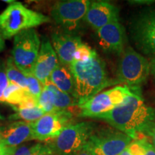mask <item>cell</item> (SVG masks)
<instances>
[{"label":"cell","mask_w":155,"mask_h":155,"mask_svg":"<svg viewBox=\"0 0 155 155\" xmlns=\"http://www.w3.org/2000/svg\"><path fill=\"white\" fill-rule=\"evenodd\" d=\"M96 119L107 122L135 140L141 139L140 135L155 121V108L147 105L138 92V88H134L122 104Z\"/></svg>","instance_id":"6da1fadb"},{"label":"cell","mask_w":155,"mask_h":155,"mask_svg":"<svg viewBox=\"0 0 155 155\" xmlns=\"http://www.w3.org/2000/svg\"><path fill=\"white\" fill-rule=\"evenodd\" d=\"M70 70L74 79L75 98L78 104L115 84L108 76L105 62L97 54L86 61H73Z\"/></svg>","instance_id":"7a4b0ae2"},{"label":"cell","mask_w":155,"mask_h":155,"mask_svg":"<svg viewBox=\"0 0 155 155\" xmlns=\"http://www.w3.org/2000/svg\"><path fill=\"white\" fill-rule=\"evenodd\" d=\"M49 17L15 2L0 14V32L5 40H9L24 30L50 22Z\"/></svg>","instance_id":"3957f363"},{"label":"cell","mask_w":155,"mask_h":155,"mask_svg":"<svg viewBox=\"0 0 155 155\" xmlns=\"http://www.w3.org/2000/svg\"><path fill=\"white\" fill-rule=\"evenodd\" d=\"M94 131L95 125L93 122L72 124L46 144L55 155H73L86 144Z\"/></svg>","instance_id":"277c9868"},{"label":"cell","mask_w":155,"mask_h":155,"mask_svg":"<svg viewBox=\"0 0 155 155\" xmlns=\"http://www.w3.org/2000/svg\"><path fill=\"white\" fill-rule=\"evenodd\" d=\"M41 40L35 29L24 30L14 37L12 59L24 75L33 74Z\"/></svg>","instance_id":"5b68a950"},{"label":"cell","mask_w":155,"mask_h":155,"mask_svg":"<svg viewBox=\"0 0 155 155\" xmlns=\"http://www.w3.org/2000/svg\"><path fill=\"white\" fill-rule=\"evenodd\" d=\"M150 73V63L131 47L120 55L116 70L119 82L130 88H138L146 82Z\"/></svg>","instance_id":"8992f818"},{"label":"cell","mask_w":155,"mask_h":155,"mask_svg":"<svg viewBox=\"0 0 155 155\" xmlns=\"http://www.w3.org/2000/svg\"><path fill=\"white\" fill-rule=\"evenodd\" d=\"M126 86H117L98 94L84 102L78 104L77 115L79 117L96 119L122 104L133 91Z\"/></svg>","instance_id":"52a82bcc"},{"label":"cell","mask_w":155,"mask_h":155,"mask_svg":"<svg viewBox=\"0 0 155 155\" xmlns=\"http://www.w3.org/2000/svg\"><path fill=\"white\" fill-rule=\"evenodd\" d=\"M129 32L141 53L155 55V9H144L135 15L129 25Z\"/></svg>","instance_id":"ba28073f"},{"label":"cell","mask_w":155,"mask_h":155,"mask_svg":"<svg viewBox=\"0 0 155 155\" xmlns=\"http://www.w3.org/2000/svg\"><path fill=\"white\" fill-rule=\"evenodd\" d=\"M90 3L88 0L58 1L52 7L50 15L58 25L72 33L84 18Z\"/></svg>","instance_id":"9c48e42d"},{"label":"cell","mask_w":155,"mask_h":155,"mask_svg":"<svg viewBox=\"0 0 155 155\" xmlns=\"http://www.w3.org/2000/svg\"><path fill=\"white\" fill-rule=\"evenodd\" d=\"M73 117L69 109L45 114L32 123V140L47 142L53 140L65 127L72 124Z\"/></svg>","instance_id":"30bf717a"},{"label":"cell","mask_w":155,"mask_h":155,"mask_svg":"<svg viewBox=\"0 0 155 155\" xmlns=\"http://www.w3.org/2000/svg\"><path fill=\"white\" fill-rule=\"evenodd\" d=\"M132 140L117 129H106L94 131L86 145L94 155H119Z\"/></svg>","instance_id":"8fae6325"},{"label":"cell","mask_w":155,"mask_h":155,"mask_svg":"<svg viewBox=\"0 0 155 155\" xmlns=\"http://www.w3.org/2000/svg\"><path fill=\"white\" fill-rule=\"evenodd\" d=\"M98 44L104 52L120 55L127 42L125 28L119 21L106 25L96 30Z\"/></svg>","instance_id":"7c38bea8"},{"label":"cell","mask_w":155,"mask_h":155,"mask_svg":"<svg viewBox=\"0 0 155 155\" xmlns=\"http://www.w3.org/2000/svg\"><path fill=\"white\" fill-rule=\"evenodd\" d=\"M83 20L97 30L106 25L119 21V9L106 1L91 2Z\"/></svg>","instance_id":"4fadbf2b"},{"label":"cell","mask_w":155,"mask_h":155,"mask_svg":"<svg viewBox=\"0 0 155 155\" xmlns=\"http://www.w3.org/2000/svg\"><path fill=\"white\" fill-rule=\"evenodd\" d=\"M59 61L51 42L46 36L41 40L40 52L34 68L33 75L45 86L49 82L51 73L58 65Z\"/></svg>","instance_id":"5bb4252c"},{"label":"cell","mask_w":155,"mask_h":155,"mask_svg":"<svg viewBox=\"0 0 155 155\" xmlns=\"http://www.w3.org/2000/svg\"><path fill=\"white\" fill-rule=\"evenodd\" d=\"M83 41L79 36L68 32H55L51 35V44L61 65L69 67Z\"/></svg>","instance_id":"9a60e30c"},{"label":"cell","mask_w":155,"mask_h":155,"mask_svg":"<svg viewBox=\"0 0 155 155\" xmlns=\"http://www.w3.org/2000/svg\"><path fill=\"white\" fill-rule=\"evenodd\" d=\"M32 123L17 121L0 127V142L7 147H17L25 141L32 140Z\"/></svg>","instance_id":"2e32d148"},{"label":"cell","mask_w":155,"mask_h":155,"mask_svg":"<svg viewBox=\"0 0 155 155\" xmlns=\"http://www.w3.org/2000/svg\"><path fill=\"white\" fill-rule=\"evenodd\" d=\"M49 81L61 91L75 98L74 79L69 67L59 63L50 75Z\"/></svg>","instance_id":"e0dca14e"},{"label":"cell","mask_w":155,"mask_h":155,"mask_svg":"<svg viewBox=\"0 0 155 155\" xmlns=\"http://www.w3.org/2000/svg\"><path fill=\"white\" fill-rule=\"evenodd\" d=\"M29 96V93L23 90L22 88L9 83L3 94V104H8L12 106H17L22 104Z\"/></svg>","instance_id":"ac0fdd59"},{"label":"cell","mask_w":155,"mask_h":155,"mask_svg":"<svg viewBox=\"0 0 155 155\" xmlns=\"http://www.w3.org/2000/svg\"><path fill=\"white\" fill-rule=\"evenodd\" d=\"M15 113L9 116V119L12 121H19L34 122L41 118L45 113L38 106L32 108H17L12 107Z\"/></svg>","instance_id":"d6986e66"},{"label":"cell","mask_w":155,"mask_h":155,"mask_svg":"<svg viewBox=\"0 0 155 155\" xmlns=\"http://www.w3.org/2000/svg\"><path fill=\"white\" fill-rule=\"evenodd\" d=\"M6 74L9 81L22 88L28 92V85L27 78L15 65L11 57L5 61Z\"/></svg>","instance_id":"ffe728a7"},{"label":"cell","mask_w":155,"mask_h":155,"mask_svg":"<svg viewBox=\"0 0 155 155\" xmlns=\"http://www.w3.org/2000/svg\"><path fill=\"white\" fill-rule=\"evenodd\" d=\"M45 86H48L55 95V106L58 111L69 109V108L75 107L78 104V101L74 97L61 91L50 81Z\"/></svg>","instance_id":"44dd1931"},{"label":"cell","mask_w":155,"mask_h":155,"mask_svg":"<svg viewBox=\"0 0 155 155\" xmlns=\"http://www.w3.org/2000/svg\"><path fill=\"white\" fill-rule=\"evenodd\" d=\"M38 106L45 114L58 111L55 106V95L48 86H45L38 99Z\"/></svg>","instance_id":"7402d4cb"},{"label":"cell","mask_w":155,"mask_h":155,"mask_svg":"<svg viewBox=\"0 0 155 155\" xmlns=\"http://www.w3.org/2000/svg\"><path fill=\"white\" fill-rule=\"evenodd\" d=\"M25 75L28 80L29 94L38 101L39 96H40L42 89L44 88V86L35 77L33 74Z\"/></svg>","instance_id":"603a6c76"},{"label":"cell","mask_w":155,"mask_h":155,"mask_svg":"<svg viewBox=\"0 0 155 155\" xmlns=\"http://www.w3.org/2000/svg\"><path fill=\"white\" fill-rule=\"evenodd\" d=\"M96 53V50L92 49L90 46L83 42L75 51L73 61H86L93 57Z\"/></svg>","instance_id":"cb8c5ba5"},{"label":"cell","mask_w":155,"mask_h":155,"mask_svg":"<svg viewBox=\"0 0 155 155\" xmlns=\"http://www.w3.org/2000/svg\"><path fill=\"white\" fill-rule=\"evenodd\" d=\"M42 146V144H38L30 145H23L16 147L12 155H36Z\"/></svg>","instance_id":"d4e9b609"},{"label":"cell","mask_w":155,"mask_h":155,"mask_svg":"<svg viewBox=\"0 0 155 155\" xmlns=\"http://www.w3.org/2000/svg\"><path fill=\"white\" fill-rule=\"evenodd\" d=\"M9 81L7 78L5 70V61L0 59V104H3V94L9 86Z\"/></svg>","instance_id":"484cf974"},{"label":"cell","mask_w":155,"mask_h":155,"mask_svg":"<svg viewBox=\"0 0 155 155\" xmlns=\"http://www.w3.org/2000/svg\"><path fill=\"white\" fill-rule=\"evenodd\" d=\"M143 134L144 135L145 137L151 141L152 144L155 148V121H153L145 129L144 132Z\"/></svg>","instance_id":"4316f807"},{"label":"cell","mask_w":155,"mask_h":155,"mask_svg":"<svg viewBox=\"0 0 155 155\" xmlns=\"http://www.w3.org/2000/svg\"><path fill=\"white\" fill-rule=\"evenodd\" d=\"M140 155H155V148L147 137L144 139V147Z\"/></svg>","instance_id":"83f0119b"},{"label":"cell","mask_w":155,"mask_h":155,"mask_svg":"<svg viewBox=\"0 0 155 155\" xmlns=\"http://www.w3.org/2000/svg\"><path fill=\"white\" fill-rule=\"evenodd\" d=\"M16 147H7L0 142V155H12Z\"/></svg>","instance_id":"f1b7e54d"},{"label":"cell","mask_w":155,"mask_h":155,"mask_svg":"<svg viewBox=\"0 0 155 155\" xmlns=\"http://www.w3.org/2000/svg\"><path fill=\"white\" fill-rule=\"evenodd\" d=\"M36 155H55L48 147L47 144H42L40 151L37 153Z\"/></svg>","instance_id":"f546056e"},{"label":"cell","mask_w":155,"mask_h":155,"mask_svg":"<svg viewBox=\"0 0 155 155\" xmlns=\"http://www.w3.org/2000/svg\"><path fill=\"white\" fill-rule=\"evenodd\" d=\"M73 155H94V154L86 144L81 150L78 151L77 152H75Z\"/></svg>","instance_id":"4dcf8cb0"},{"label":"cell","mask_w":155,"mask_h":155,"mask_svg":"<svg viewBox=\"0 0 155 155\" xmlns=\"http://www.w3.org/2000/svg\"><path fill=\"white\" fill-rule=\"evenodd\" d=\"M129 2H131V5H150L152 4V2H155V1H151V0H147V1H139V0H137V1H129Z\"/></svg>","instance_id":"1f68e13d"},{"label":"cell","mask_w":155,"mask_h":155,"mask_svg":"<svg viewBox=\"0 0 155 155\" xmlns=\"http://www.w3.org/2000/svg\"><path fill=\"white\" fill-rule=\"evenodd\" d=\"M150 73H152L153 76L155 78V57H154L152 59V61L150 63Z\"/></svg>","instance_id":"d6a6232c"},{"label":"cell","mask_w":155,"mask_h":155,"mask_svg":"<svg viewBox=\"0 0 155 155\" xmlns=\"http://www.w3.org/2000/svg\"><path fill=\"white\" fill-rule=\"evenodd\" d=\"M5 38H3L1 32H0V53L5 50Z\"/></svg>","instance_id":"836d02e7"},{"label":"cell","mask_w":155,"mask_h":155,"mask_svg":"<svg viewBox=\"0 0 155 155\" xmlns=\"http://www.w3.org/2000/svg\"><path fill=\"white\" fill-rule=\"evenodd\" d=\"M119 155H132V154L129 152V150H128L127 149H126V150H124Z\"/></svg>","instance_id":"e575fe53"},{"label":"cell","mask_w":155,"mask_h":155,"mask_svg":"<svg viewBox=\"0 0 155 155\" xmlns=\"http://www.w3.org/2000/svg\"><path fill=\"white\" fill-rule=\"evenodd\" d=\"M3 2L5 3H9V5H11V4L15 2V1H12V0H3Z\"/></svg>","instance_id":"d590c367"}]
</instances>
